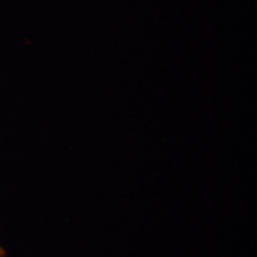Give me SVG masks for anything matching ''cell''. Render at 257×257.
Here are the masks:
<instances>
[{
  "instance_id": "6da1fadb",
  "label": "cell",
  "mask_w": 257,
  "mask_h": 257,
  "mask_svg": "<svg viewBox=\"0 0 257 257\" xmlns=\"http://www.w3.org/2000/svg\"><path fill=\"white\" fill-rule=\"evenodd\" d=\"M8 256V253H6V250L3 247H0V257H6Z\"/></svg>"
}]
</instances>
